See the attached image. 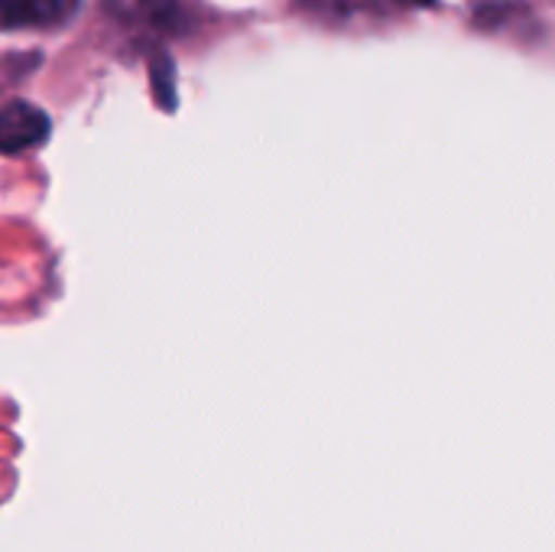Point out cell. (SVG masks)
<instances>
[{"label":"cell","mask_w":555,"mask_h":552,"mask_svg":"<svg viewBox=\"0 0 555 552\" xmlns=\"http://www.w3.org/2000/svg\"><path fill=\"white\" fill-rule=\"evenodd\" d=\"M46 140H49V117L36 104L13 101L0 107V153L3 156L36 150Z\"/></svg>","instance_id":"obj_1"},{"label":"cell","mask_w":555,"mask_h":552,"mask_svg":"<svg viewBox=\"0 0 555 552\" xmlns=\"http://www.w3.org/2000/svg\"><path fill=\"white\" fill-rule=\"evenodd\" d=\"M111 16L127 26H143L150 33H185L189 16L179 0H107Z\"/></svg>","instance_id":"obj_2"},{"label":"cell","mask_w":555,"mask_h":552,"mask_svg":"<svg viewBox=\"0 0 555 552\" xmlns=\"http://www.w3.org/2000/svg\"><path fill=\"white\" fill-rule=\"evenodd\" d=\"M75 10L78 0H0V29L62 26Z\"/></svg>","instance_id":"obj_3"},{"label":"cell","mask_w":555,"mask_h":552,"mask_svg":"<svg viewBox=\"0 0 555 552\" xmlns=\"http://www.w3.org/2000/svg\"><path fill=\"white\" fill-rule=\"evenodd\" d=\"M150 78H153V94L163 104V111H172L176 107V85H172L176 72H172V62L163 52H156L150 59Z\"/></svg>","instance_id":"obj_4"},{"label":"cell","mask_w":555,"mask_h":552,"mask_svg":"<svg viewBox=\"0 0 555 552\" xmlns=\"http://www.w3.org/2000/svg\"><path fill=\"white\" fill-rule=\"evenodd\" d=\"M403 3H413V7H426V3H433V0H403Z\"/></svg>","instance_id":"obj_5"}]
</instances>
